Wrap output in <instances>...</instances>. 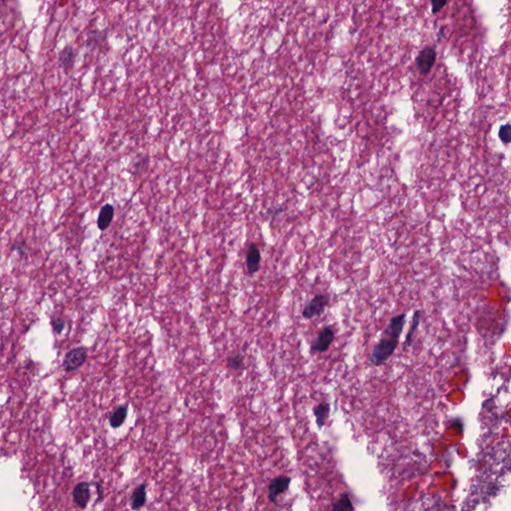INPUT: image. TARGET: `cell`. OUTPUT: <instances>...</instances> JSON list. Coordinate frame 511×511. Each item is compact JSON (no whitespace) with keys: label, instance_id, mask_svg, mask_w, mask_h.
I'll use <instances>...</instances> for the list:
<instances>
[{"label":"cell","instance_id":"cell-1","mask_svg":"<svg viewBox=\"0 0 511 511\" xmlns=\"http://www.w3.org/2000/svg\"><path fill=\"white\" fill-rule=\"evenodd\" d=\"M381 336L382 338L375 344L370 357L371 362L375 366L386 362L394 356L399 341V338L394 335L382 333Z\"/></svg>","mask_w":511,"mask_h":511},{"label":"cell","instance_id":"cell-2","mask_svg":"<svg viewBox=\"0 0 511 511\" xmlns=\"http://www.w3.org/2000/svg\"><path fill=\"white\" fill-rule=\"evenodd\" d=\"M329 303H330V297L328 295L319 294L315 296L303 309V319L312 320L315 318H319L324 313Z\"/></svg>","mask_w":511,"mask_h":511},{"label":"cell","instance_id":"cell-3","mask_svg":"<svg viewBox=\"0 0 511 511\" xmlns=\"http://www.w3.org/2000/svg\"><path fill=\"white\" fill-rule=\"evenodd\" d=\"M291 482H292V478L290 476H285V475H279V476L273 478L268 485L269 500L272 503L276 504L278 502V497L289 489Z\"/></svg>","mask_w":511,"mask_h":511},{"label":"cell","instance_id":"cell-4","mask_svg":"<svg viewBox=\"0 0 511 511\" xmlns=\"http://www.w3.org/2000/svg\"><path fill=\"white\" fill-rule=\"evenodd\" d=\"M335 341V331L331 325H326L318 334L316 340L311 345V353H324Z\"/></svg>","mask_w":511,"mask_h":511},{"label":"cell","instance_id":"cell-5","mask_svg":"<svg viewBox=\"0 0 511 511\" xmlns=\"http://www.w3.org/2000/svg\"><path fill=\"white\" fill-rule=\"evenodd\" d=\"M87 359V351L84 348H76L68 352L62 362V367L67 372H73L83 365Z\"/></svg>","mask_w":511,"mask_h":511},{"label":"cell","instance_id":"cell-6","mask_svg":"<svg viewBox=\"0 0 511 511\" xmlns=\"http://www.w3.org/2000/svg\"><path fill=\"white\" fill-rule=\"evenodd\" d=\"M436 51L431 47L423 48L417 57V65L418 70L422 74H427L433 68L436 62Z\"/></svg>","mask_w":511,"mask_h":511},{"label":"cell","instance_id":"cell-7","mask_svg":"<svg viewBox=\"0 0 511 511\" xmlns=\"http://www.w3.org/2000/svg\"><path fill=\"white\" fill-rule=\"evenodd\" d=\"M91 496L90 492V484L88 482H79L76 484L73 492H72V497L73 501L76 505L80 508H86Z\"/></svg>","mask_w":511,"mask_h":511},{"label":"cell","instance_id":"cell-8","mask_svg":"<svg viewBox=\"0 0 511 511\" xmlns=\"http://www.w3.org/2000/svg\"><path fill=\"white\" fill-rule=\"evenodd\" d=\"M261 252L255 244H251L247 254V269L250 275H254L260 269L261 263Z\"/></svg>","mask_w":511,"mask_h":511},{"label":"cell","instance_id":"cell-9","mask_svg":"<svg viewBox=\"0 0 511 511\" xmlns=\"http://www.w3.org/2000/svg\"><path fill=\"white\" fill-rule=\"evenodd\" d=\"M114 218V207L110 204H107L103 206L98 215V220H97V226L101 230H107Z\"/></svg>","mask_w":511,"mask_h":511},{"label":"cell","instance_id":"cell-10","mask_svg":"<svg viewBox=\"0 0 511 511\" xmlns=\"http://www.w3.org/2000/svg\"><path fill=\"white\" fill-rule=\"evenodd\" d=\"M330 413H331V406L330 403L326 401H322L321 403H319L317 406L314 407V416L319 428H322L324 426L328 418L330 417Z\"/></svg>","mask_w":511,"mask_h":511},{"label":"cell","instance_id":"cell-11","mask_svg":"<svg viewBox=\"0 0 511 511\" xmlns=\"http://www.w3.org/2000/svg\"><path fill=\"white\" fill-rule=\"evenodd\" d=\"M147 493H146V484H140L132 494L131 497V507L132 509H140L146 503Z\"/></svg>","mask_w":511,"mask_h":511},{"label":"cell","instance_id":"cell-12","mask_svg":"<svg viewBox=\"0 0 511 511\" xmlns=\"http://www.w3.org/2000/svg\"><path fill=\"white\" fill-rule=\"evenodd\" d=\"M127 414H128V408L127 406L123 405V406H119L117 407L113 413L111 414V416L109 417V423L110 425L113 427V428H118L120 427L124 421L126 420V417H127Z\"/></svg>","mask_w":511,"mask_h":511},{"label":"cell","instance_id":"cell-13","mask_svg":"<svg viewBox=\"0 0 511 511\" xmlns=\"http://www.w3.org/2000/svg\"><path fill=\"white\" fill-rule=\"evenodd\" d=\"M75 52L72 48L70 47H67L65 49H63L60 54H59V62L61 64V66L65 69L67 68H71L73 65H74V62H75Z\"/></svg>","mask_w":511,"mask_h":511},{"label":"cell","instance_id":"cell-14","mask_svg":"<svg viewBox=\"0 0 511 511\" xmlns=\"http://www.w3.org/2000/svg\"><path fill=\"white\" fill-rule=\"evenodd\" d=\"M333 510H355V506L348 493L341 494V497L333 504Z\"/></svg>","mask_w":511,"mask_h":511},{"label":"cell","instance_id":"cell-15","mask_svg":"<svg viewBox=\"0 0 511 511\" xmlns=\"http://www.w3.org/2000/svg\"><path fill=\"white\" fill-rule=\"evenodd\" d=\"M228 365H229V367H231L235 371H242L245 366L244 358L240 354L230 356L228 358Z\"/></svg>","mask_w":511,"mask_h":511},{"label":"cell","instance_id":"cell-16","mask_svg":"<svg viewBox=\"0 0 511 511\" xmlns=\"http://www.w3.org/2000/svg\"><path fill=\"white\" fill-rule=\"evenodd\" d=\"M419 315H420V313H419L418 311L416 312V313H415V315H414L413 323H412V325H411V329H410V331H408V333H407L406 339H405V341H404V343H405V345H406V346H410V345H411V343H412V340H413V337H414V335H415V332L417 331V326H418V324H419V319H420V318H419Z\"/></svg>","mask_w":511,"mask_h":511},{"label":"cell","instance_id":"cell-17","mask_svg":"<svg viewBox=\"0 0 511 511\" xmlns=\"http://www.w3.org/2000/svg\"><path fill=\"white\" fill-rule=\"evenodd\" d=\"M499 137L504 143H509L511 142V125H505L502 126L499 130Z\"/></svg>","mask_w":511,"mask_h":511},{"label":"cell","instance_id":"cell-18","mask_svg":"<svg viewBox=\"0 0 511 511\" xmlns=\"http://www.w3.org/2000/svg\"><path fill=\"white\" fill-rule=\"evenodd\" d=\"M446 1L447 0H432V11L433 13H437L439 12L443 7L444 5L446 4Z\"/></svg>","mask_w":511,"mask_h":511},{"label":"cell","instance_id":"cell-19","mask_svg":"<svg viewBox=\"0 0 511 511\" xmlns=\"http://www.w3.org/2000/svg\"><path fill=\"white\" fill-rule=\"evenodd\" d=\"M51 324H52V328H53V331L56 333V334H61L62 331L64 330V325H65V322L60 320V319H53L52 322H51Z\"/></svg>","mask_w":511,"mask_h":511},{"label":"cell","instance_id":"cell-20","mask_svg":"<svg viewBox=\"0 0 511 511\" xmlns=\"http://www.w3.org/2000/svg\"><path fill=\"white\" fill-rule=\"evenodd\" d=\"M96 486H97V490H98V496H99V500H101L103 498V494H104V490L103 488L101 487V485L99 483H96Z\"/></svg>","mask_w":511,"mask_h":511}]
</instances>
